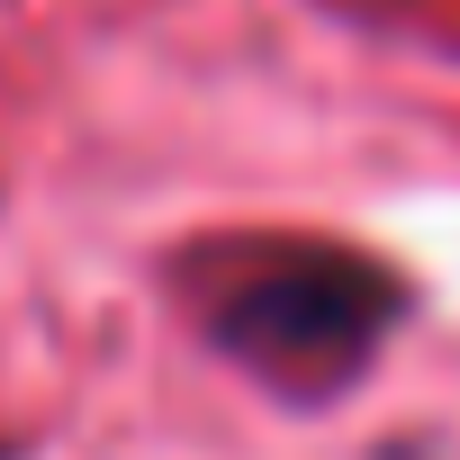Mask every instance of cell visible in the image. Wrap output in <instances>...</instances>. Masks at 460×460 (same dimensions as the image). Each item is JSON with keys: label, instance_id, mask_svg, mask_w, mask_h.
Instances as JSON below:
<instances>
[{"label": "cell", "instance_id": "cell-1", "mask_svg": "<svg viewBox=\"0 0 460 460\" xmlns=\"http://www.w3.org/2000/svg\"><path fill=\"white\" fill-rule=\"evenodd\" d=\"M397 307L406 298L352 253H262L235 289H217L208 343L280 397H334L370 370Z\"/></svg>", "mask_w": 460, "mask_h": 460}]
</instances>
